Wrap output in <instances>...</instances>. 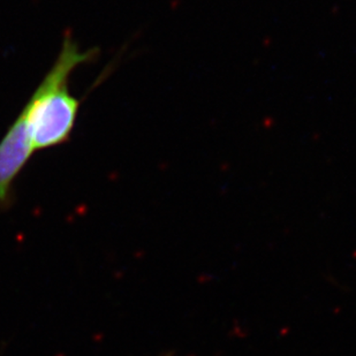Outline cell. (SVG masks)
Returning <instances> with one entry per match:
<instances>
[{"mask_svg":"<svg viewBox=\"0 0 356 356\" xmlns=\"http://www.w3.org/2000/svg\"><path fill=\"white\" fill-rule=\"evenodd\" d=\"M97 49L81 51L67 35L57 59L20 112L34 152L70 141L78 119L81 101L70 91V78L80 66L97 57Z\"/></svg>","mask_w":356,"mask_h":356,"instance_id":"cell-1","label":"cell"},{"mask_svg":"<svg viewBox=\"0 0 356 356\" xmlns=\"http://www.w3.org/2000/svg\"><path fill=\"white\" fill-rule=\"evenodd\" d=\"M34 152L20 113L0 141V210L13 204L14 182Z\"/></svg>","mask_w":356,"mask_h":356,"instance_id":"cell-2","label":"cell"}]
</instances>
